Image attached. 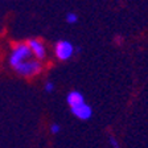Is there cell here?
Returning <instances> with one entry per match:
<instances>
[{"mask_svg":"<svg viewBox=\"0 0 148 148\" xmlns=\"http://www.w3.org/2000/svg\"><path fill=\"white\" fill-rule=\"evenodd\" d=\"M108 142H110V144H111V147H112V148H120L119 142H118V140L114 138V136H111V138L108 139Z\"/></svg>","mask_w":148,"mask_h":148,"instance_id":"cell-9","label":"cell"},{"mask_svg":"<svg viewBox=\"0 0 148 148\" xmlns=\"http://www.w3.org/2000/svg\"><path fill=\"white\" fill-rule=\"evenodd\" d=\"M78 20V16L75 15L74 12H69L68 15H66V21L69 23V24H74V23H77Z\"/></svg>","mask_w":148,"mask_h":148,"instance_id":"cell-7","label":"cell"},{"mask_svg":"<svg viewBox=\"0 0 148 148\" xmlns=\"http://www.w3.org/2000/svg\"><path fill=\"white\" fill-rule=\"evenodd\" d=\"M66 102L70 107H74V106H78V105H82L85 103V97L81 91H77V90H73L68 94L66 97Z\"/></svg>","mask_w":148,"mask_h":148,"instance_id":"cell-6","label":"cell"},{"mask_svg":"<svg viewBox=\"0 0 148 148\" xmlns=\"http://www.w3.org/2000/svg\"><path fill=\"white\" fill-rule=\"evenodd\" d=\"M32 56L33 54H32L31 48L28 46V44H17V45H15V48L12 49V53L9 56V65L12 68H16L21 62L31 60Z\"/></svg>","mask_w":148,"mask_h":148,"instance_id":"cell-1","label":"cell"},{"mask_svg":"<svg viewBox=\"0 0 148 148\" xmlns=\"http://www.w3.org/2000/svg\"><path fill=\"white\" fill-rule=\"evenodd\" d=\"M71 108V112L75 118L81 120H89L90 118L92 116V108L91 106H89L85 102L82 105H78V106H74V107H70Z\"/></svg>","mask_w":148,"mask_h":148,"instance_id":"cell-5","label":"cell"},{"mask_svg":"<svg viewBox=\"0 0 148 148\" xmlns=\"http://www.w3.org/2000/svg\"><path fill=\"white\" fill-rule=\"evenodd\" d=\"M74 52H75V49H74L73 44L66 40H60L54 46L56 57L60 61H69L74 56Z\"/></svg>","mask_w":148,"mask_h":148,"instance_id":"cell-3","label":"cell"},{"mask_svg":"<svg viewBox=\"0 0 148 148\" xmlns=\"http://www.w3.org/2000/svg\"><path fill=\"white\" fill-rule=\"evenodd\" d=\"M28 46L31 48V52L32 54L36 57L38 61H42V60H45L46 57V48L45 45H44L42 41L37 40V38H31V40L28 41Z\"/></svg>","mask_w":148,"mask_h":148,"instance_id":"cell-4","label":"cell"},{"mask_svg":"<svg viewBox=\"0 0 148 148\" xmlns=\"http://www.w3.org/2000/svg\"><path fill=\"white\" fill-rule=\"evenodd\" d=\"M13 69H15V71L18 75L31 78V77H34V75L41 73V70H42V64H41L38 60H28V61L21 62V64L17 65V66Z\"/></svg>","mask_w":148,"mask_h":148,"instance_id":"cell-2","label":"cell"},{"mask_svg":"<svg viewBox=\"0 0 148 148\" xmlns=\"http://www.w3.org/2000/svg\"><path fill=\"white\" fill-rule=\"evenodd\" d=\"M44 89H45L46 92H52L54 91V83L53 82H46L45 83V86H44Z\"/></svg>","mask_w":148,"mask_h":148,"instance_id":"cell-8","label":"cell"},{"mask_svg":"<svg viewBox=\"0 0 148 148\" xmlns=\"http://www.w3.org/2000/svg\"><path fill=\"white\" fill-rule=\"evenodd\" d=\"M60 124H57V123H53L52 124V127H50V131H52V134H58L60 132Z\"/></svg>","mask_w":148,"mask_h":148,"instance_id":"cell-10","label":"cell"}]
</instances>
